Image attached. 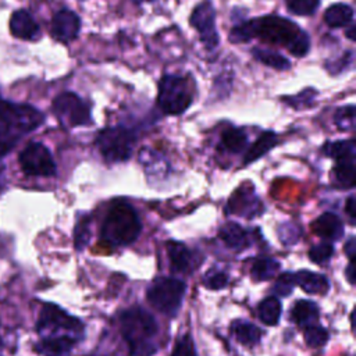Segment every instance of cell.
I'll return each mask as SVG.
<instances>
[{"label":"cell","mask_w":356,"mask_h":356,"mask_svg":"<svg viewBox=\"0 0 356 356\" xmlns=\"http://www.w3.org/2000/svg\"><path fill=\"white\" fill-rule=\"evenodd\" d=\"M171 356H197L195 346H193L192 337L185 334V335L177 338L174 349L171 352Z\"/></svg>","instance_id":"38"},{"label":"cell","mask_w":356,"mask_h":356,"mask_svg":"<svg viewBox=\"0 0 356 356\" xmlns=\"http://www.w3.org/2000/svg\"><path fill=\"white\" fill-rule=\"evenodd\" d=\"M286 7L296 15H312L316 13L320 0H285Z\"/></svg>","instance_id":"34"},{"label":"cell","mask_w":356,"mask_h":356,"mask_svg":"<svg viewBox=\"0 0 356 356\" xmlns=\"http://www.w3.org/2000/svg\"><path fill=\"white\" fill-rule=\"evenodd\" d=\"M318 314V306L307 299L296 300L291 310V318L299 327L313 325L317 321Z\"/></svg>","instance_id":"21"},{"label":"cell","mask_w":356,"mask_h":356,"mask_svg":"<svg viewBox=\"0 0 356 356\" xmlns=\"http://www.w3.org/2000/svg\"><path fill=\"white\" fill-rule=\"evenodd\" d=\"M220 239L232 250H242L249 245L248 232L236 222H227L218 231Z\"/></svg>","instance_id":"20"},{"label":"cell","mask_w":356,"mask_h":356,"mask_svg":"<svg viewBox=\"0 0 356 356\" xmlns=\"http://www.w3.org/2000/svg\"><path fill=\"white\" fill-rule=\"evenodd\" d=\"M332 254H334V246L328 242L314 245L309 250V257L314 263H324V261L330 260Z\"/></svg>","instance_id":"37"},{"label":"cell","mask_w":356,"mask_h":356,"mask_svg":"<svg viewBox=\"0 0 356 356\" xmlns=\"http://www.w3.org/2000/svg\"><path fill=\"white\" fill-rule=\"evenodd\" d=\"M135 142L134 132L124 127L104 128L96 138V146L103 159L108 163L128 160L132 154Z\"/></svg>","instance_id":"7"},{"label":"cell","mask_w":356,"mask_h":356,"mask_svg":"<svg viewBox=\"0 0 356 356\" xmlns=\"http://www.w3.org/2000/svg\"><path fill=\"white\" fill-rule=\"evenodd\" d=\"M142 224L135 209L124 202H115L107 211L102 225V241L113 248L128 246L135 242Z\"/></svg>","instance_id":"4"},{"label":"cell","mask_w":356,"mask_h":356,"mask_svg":"<svg viewBox=\"0 0 356 356\" xmlns=\"http://www.w3.org/2000/svg\"><path fill=\"white\" fill-rule=\"evenodd\" d=\"M10 32L22 40H33L40 35V26L26 10H17L10 18Z\"/></svg>","instance_id":"13"},{"label":"cell","mask_w":356,"mask_h":356,"mask_svg":"<svg viewBox=\"0 0 356 356\" xmlns=\"http://www.w3.org/2000/svg\"><path fill=\"white\" fill-rule=\"evenodd\" d=\"M314 96H316V92L313 89H306L302 93H299L298 96L288 99V103H291L292 107H295V108H299L303 106H310L313 103Z\"/></svg>","instance_id":"41"},{"label":"cell","mask_w":356,"mask_h":356,"mask_svg":"<svg viewBox=\"0 0 356 356\" xmlns=\"http://www.w3.org/2000/svg\"><path fill=\"white\" fill-rule=\"evenodd\" d=\"M293 285H295L293 274L286 271V273H282L281 275H278V278L275 280V282L273 285V291L278 296H288L292 292Z\"/></svg>","instance_id":"39"},{"label":"cell","mask_w":356,"mask_h":356,"mask_svg":"<svg viewBox=\"0 0 356 356\" xmlns=\"http://www.w3.org/2000/svg\"><path fill=\"white\" fill-rule=\"evenodd\" d=\"M300 235H302V229L293 222H284L278 228V236H280L281 242L286 246L296 243L299 241Z\"/></svg>","instance_id":"35"},{"label":"cell","mask_w":356,"mask_h":356,"mask_svg":"<svg viewBox=\"0 0 356 356\" xmlns=\"http://www.w3.org/2000/svg\"><path fill=\"white\" fill-rule=\"evenodd\" d=\"M278 270H280V263L277 260L270 259V257L257 259L250 268V277L259 282L267 281V280L275 277Z\"/></svg>","instance_id":"30"},{"label":"cell","mask_w":356,"mask_h":356,"mask_svg":"<svg viewBox=\"0 0 356 356\" xmlns=\"http://www.w3.org/2000/svg\"><path fill=\"white\" fill-rule=\"evenodd\" d=\"M334 179L341 188L355 186V159H346L337 161L334 168Z\"/></svg>","instance_id":"29"},{"label":"cell","mask_w":356,"mask_h":356,"mask_svg":"<svg viewBox=\"0 0 356 356\" xmlns=\"http://www.w3.org/2000/svg\"><path fill=\"white\" fill-rule=\"evenodd\" d=\"M253 39V28H252V19L245 21L239 25H235L229 32V40L234 43H243Z\"/></svg>","instance_id":"36"},{"label":"cell","mask_w":356,"mask_h":356,"mask_svg":"<svg viewBox=\"0 0 356 356\" xmlns=\"http://www.w3.org/2000/svg\"><path fill=\"white\" fill-rule=\"evenodd\" d=\"M192 103L188 81L178 75H164L159 83L157 104L170 115L182 114Z\"/></svg>","instance_id":"8"},{"label":"cell","mask_w":356,"mask_h":356,"mask_svg":"<svg viewBox=\"0 0 356 356\" xmlns=\"http://www.w3.org/2000/svg\"><path fill=\"white\" fill-rule=\"evenodd\" d=\"M19 165L31 177H51L56 174V163L50 150L39 142H31L24 147L19 153Z\"/></svg>","instance_id":"10"},{"label":"cell","mask_w":356,"mask_h":356,"mask_svg":"<svg viewBox=\"0 0 356 356\" xmlns=\"http://www.w3.org/2000/svg\"><path fill=\"white\" fill-rule=\"evenodd\" d=\"M167 253L171 264V270L175 273H188L192 267L193 256L189 248H186L182 242L168 241L167 242Z\"/></svg>","instance_id":"16"},{"label":"cell","mask_w":356,"mask_h":356,"mask_svg":"<svg viewBox=\"0 0 356 356\" xmlns=\"http://www.w3.org/2000/svg\"><path fill=\"white\" fill-rule=\"evenodd\" d=\"M346 36L349 38V40H356V26L355 25H350L346 31Z\"/></svg>","instance_id":"45"},{"label":"cell","mask_w":356,"mask_h":356,"mask_svg":"<svg viewBox=\"0 0 356 356\" xmlns=\"http://www.w3.org/2000/svg\"><path fill=\"white\" fill-rule=\"evenodd\" d=\"M185 291L186 285L184 281L171 277H159L150 284L146 296L157 312L174 317L181 309Z\"/></svg>","instance_id":"6"},{"label":"cell","mask_w":356,"mask_h":356,"mask_svg":"<svg viewBox=\"0 0 356 356\" xmlns=\"http://www.w3.org/2000/svg\"><path fill=\"white\" fill-rule=\"evenodd\" d=\"M252 54L264 65L271 67L274 70L278 71H286L291 68V63L286 57H284L282 54L277 53V51H271L267 49H260V47H254L252 49Z\"/></svg>","instance_id":"28"},{"label":"cell","mask_w":356,"mask_h":356,"mask_svg":"<svg viewBox=\"0 0 356 356\" xmlns=\"http://www.w3.org/2000/svg\"><path fill=\"white\" fill-rule=\"evenodd\" d=\"M248 145V135L241 128H228L221 135V146L231 153H241Z\"/></svg>","instance_id":"27"},{"label":"cell","mask_w":356,"mask_h":356,"mask_svg":"<svg viewBox=\"0 0 356 356\" xmlns=\"http://www.w3.org/2000/svg\"><path fill=\"white\" fill-rule=\"evenodd\" d=\"M263 210L260 200L254 193H248L245 189L242 193L236 192L232 195L229 203H228V211L235 213L239 216H243L246 218H252L257 214H260Z\"/></svg>","instance_id":"14"},{"label":"cell","mask_w":356,"mask_h":356,"mask_svg":"<svg viewBox=\"0 0 356 356\" xmlns=\"http://www.w3.org/2000/svg\"><path fill=\"white\" fill-rule=\"evenodd\" d=\"M36 331L40 338H72L79 342L83 338V324L54 303H44L40 309Z\"/></svg>","instance_id":"5"},{"label":"cell","mask_w":356,"mask_h":356,"mask_svg":"<svg viewBox=\"0 0 356 356\" xmlns=\"http://www.w3.org/2000/svg\"><path fill=\"white\" fill-rule=\"evenodd\" d=\"M139 161L143 165L146 174L150 177L161 178L167 175L168 171V160L159 152L152 149H142L139 153Z\"/></svg>","instance_id":"19"},{"label":"cell","mask_w":356,"mask_h":356,"mask_svg":"<svg viewBox=\"0 0 356 356\" xmlns=\"http://www.w3.org/2000/svg\"><path fill=\"white\" fill-rule=\"evenodd\" d=\"M0 102H1V100H0Z\"/></svg>","instance_id":"47"},{"label":"cell","mask_w":356,"mask_h":356,"mask_svg":"<svg viewBox=\"0 0 356 356\" xmlns=\"http://www.w3.org/2000/svg\"><path fill=\"white\" fill-rule=\"evenodd\" d=\"M293 280L295 285H299L305 292L313 295H323L330 288V282L325 275L307 270H300L295 273Z\"/></svg>","instance_id":"17"},{"label":"cell","mask_w":356,"mask_h":356,"mask_svg":"<svg viewBox=\"0 0 356 356\" xmlns=\"http://www.w3.org/2000/svg\"><path fill=\"white\" fill-rule=\"evenodd\" d=\"M346 277L348 281L353 285L355 284V267H353V261H349L348 267H346Z\"/></svg>","instance_id":"44"},{"label":"cell","mask_w":356,"mask_h":356,"mask_svg":"<svg viewBox=\"0 0 356 356\" xmlns=\"http://www.w3.org/2000/svg\"><path fill=\"white\" fill-rule=\"evenodd\" d=\"M321 152L328 156L335 159L337 161L339 160H346V159H355L356 153V142L353 139L349 140H337V142H327L323 147Z\"/></svg>","instance_id":"26"},{"label":"cell","mask_w":356,"mask_h":356,"mask_svg":"<svg viewBox=\"0 0 356 356\" xmlns=\"http://www.w3.org/2000/svg\"><path fill=\"white\" fill-rule=\"evenodd\" d=\"M314 232L327 241H338L343 235V224L341 218L334 213H324L313 222Z\"/></svg>","instance_id":"15"},{"label":"cell","mask_w":356,"mask_h":356,"mask_svg":"<svg viewBox=\"0 0 356 356\" xmlns=\"http://www.w3.org/2000/svg\"><path fill=\"white\" fill-rule=\"evenodd\" d=\"M345 253L349 257V261H353L355 256H356V239L355 236H350L345 245Z\"/></svg>","instance_id":"43"},{"label":"cell","mask_w":356,"mask_h":356,"mask_svg":"<svg viewBox=\"0 0 356 356\" xmlns=\"http://www.w3.org/2000/svg\"><path fill=\"white\" fill-rule=\"evenodd\" d=\"M135 3H138V4H140V3H143V1H154V0H134Z\"/></svg>","instance_id":"46"},{"label":"cell","mask_w":356,"mask_h":356,"mask_svg":"<svg viewBox=\"0 0 356 356\" xmlns=\"http://www.w3.org/2000/svg\"><path fill=\"white\" fill-rule=\"evenodd\" d=\"M43 120L42 111L33 106L0 102V157L10 153L21 138L36 129Z\"/></svg>","instance_id":"1"},{"label":"cell","mask_w":356,"mask_h":356,"mask_svg":"<svg viewBox=\"0 0 356 356\" xmlns=\"http://www.w3.org/2000/svg\"><path fill=\"white\" fill-rule=\"evenodd\" d=\"M334 122L339 131H353L356 125V108L353 104L339 107L334 114Z\"/></svg>","instance_id":"31"},{"label":"cell","mask_w":356,"mask_h":356,"mask_svg":"<svg viewBox=\"0 0 356 356\" xmlns=\"http://www.w3.org/2000/svg\"><path fill=\"white\" fill-rule=\"evenodd\" d=\"M252 28L253 38L257 36L264 42L285 46L296 57L306 56L310 49L309 35L284 17L263 15L259 19H252Z\"/></svg>","instance_id":"2"},{"label":"cell","mask_w":356,"mask_h":356,"mask_svg":"<svg viewBox=\"0 0 356 356\" xmlns=\"http://www.w3.org/2000/svg\"><path fill=\"white\" fill-rule=\"evenodd\" d=\"M120 325L131 356H152L156 353L154 338L159 325L149 312L139 306L129 307L121 313Z\"/></svg>","instance_id":"3"},{"label":"cell","mask_w":356,"mask_h":356,"mask_svg":"<svg viewBox=\"0 0 356 356\" xmlns=\"http://www.w3.org/2000/svg\"><path fill=\"white\" fill-rule=\"evenodd\" d=\"M305 341L312 348L323 346L328 341V331L320 325H309L305 330Z\"/></svg>","instance_id":"33"},{"label":"cell","mask_w":356,"mask_h":356,"mask_svg":"<svg viewBox=\"0 0 356 356\" xmlns=\"http://www.w3.org/2000/svg\"><path fill=\"white\" fill-rule=\"evenodd\" d=\"M356 200H355V196H349L348 197V202H346V207H345V210H346V213H348V216H349V221H350V224L353 225L355 224V217H356Z\"/></svg>","instance_id":"42"},{"label":"cell","mask_w":356,"mask_h":356,"mask_svg":"<svg viewBox=\"0 0 356 356\" xmlns=\"http://www.w3.org/2000/svg\"><path fill=\"white\" fill-rule=\"evenodd\" d=\"M324 21L331 28H342L353 21V8L345 3L331 4L324 13Z\"/></svg>","instance_id":"23"},{"label":"cell","mask_w":356,"mask_h":356,"mask_svg":"<svg viewBox=\"0 0 356 356\" xmlns=\"http://www.w3.org/2000/svg\"><path fill=\"white\" fill-rule=\"evenodd\" d=\"M75 343L72 338H40L35 350L43 356H70Z\"/></svg>","instance_id":"18"},{"label":"cell","mask_w":356,"mask_h":356,"mask_svg":"<svg viewBox=\"0 0 356 356\" xmlns=\"http://www.w3.org/2000/svg\"><path fill=\"white\" fill-rule=\"evenodd\" d=\"M90 239V218L81 217L74 229V245L76 250H83Z\"/></svg>","instance_id":"32"},{"label":"cell","mask_w":356,"mask_h":356,"mask_svg":"<svg viewBox=\"0 0 356 356\" xmlns=\"http://www.w3.org/2000/svg\"><path fill=\"white\" fill-rule=\"evenodd\" d=\"M203 284L210 288V289H222L228 284V275L224 271H217V270H210L206 273L203 278Z\"/></svg>","instance_id":"40"},{"label":"cell","mask_w":356,"mask_h":356,"mask_svg":"<svg viewBox=\"0 0 356 356\" xmlns=\"http://www.w3.org/2000/svg\"><path fill=\"white\" fill-rule=\"evenodd\" d=\"M191 25L199 32L200 40L206 49L214 50L218 46V33L216 29V10L210 1H202L191 14Z\"/></svg>","instance_id":"11"},{"label":"cell","mask_w":356,"mask_h":356,"mask_svg":"<svg viewBox=\"0 0 356 356\" xmlns=\"http://www.w3.org/2000/svg\"><path fill=\"white\" fill-rule=\"evenodd\" d=\"M53 111L64 127H79L92 122L90 106L76 93L64 92L53 100Z\"/></svg>","instance_id":"9"},{"label":"cell","mask_w":356,"mask_h":356,"mask_svg":"<svg viewBox=\"0 0 356 356\" xmlns=\"http://www.w3.org/2000/svg\"><path fill=\"white\" fill-rule=\"evenodd\" d=\"M231 335L242 345H256L261 338V330L246 320H235L229 327Z\"/></svg>","instance_id":"22"},{"label":"cell","mask_w":356,"mask_h":356,"mask_svg":"<svg viewBox=\"0 0 356 356\" xmlns=\"http://www.w3.org/2000/svg\"><path fill=\"white\" fill-rule=\"evenodd\" d=\"M81 31V19L71 10H60L51 19V36L58 42L74 40Z\"/></svg>","instance_id":"12"},{"label":"cell","mask_w":356,"mask_h":356,"mask_svg":"<svg viewBox=\"0 0 356 356\" xmlns=\"http://www.w3.org/2000/svg\"><path fill=\"white\" fill-rule=\"evenodd\" d=\"M281 302L277 296H267L264 298L257 306V316L261 323L266 325H275L281 317Z\"/></svg>","instance_id":"25"},{"label":"cell","mask_w":356,"mask_h":356,"mask_svg":"<svg viewBox=\"0 0 356 356\" xmlns=\"http://www.w3.org/2000/svg\"><path fill=\"white\" fill-rule=\"evenodd\" d=\"M278 142V136L277 134L271 132V131H266L263 132L256 142L250 146V149L248 150V153L243 157V163L245 164H250L253 161H256L257 159L263 157L268 150H271Z\"/></svg>","instance_id":"24"}]
</instances>
